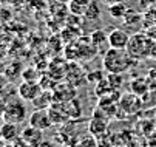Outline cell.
<instances>
[{"label":"cell","instance_id":"cell-1","mask_svg":"<svg viewBox=\"0 0 156 147\" xmlns=\"http://www.w3.org/2000/svg\"><path fill=\"white\" fill-rule=\"evenodd\" d=\"M104 68L108 73H118L122 74L131 68V65L135 64V59L130 56L127 50H118V48H110L105 56H104Z\"/></svg>","mask_w":156,"mask_h":147},{"label":"cell","instance_id":"cell-2","mask_svg":"<svg viewBox=\"0 0 156 147\" xmlns=\"http://www.w3.org/2000/svg\"><path fill=\"white\" fill-rule=\"evenodd\" d=\"M153 45H154V42L151 40V37L148 34L138 33V34H133L130 37V42L127 45V51L130 53V56L133 59L138 60V59L148 57Z\"/></svg>","mask_w":156,"mask_h":147},{"label":"cell","instance_id":"cell-3","mask_svg":"<svg viewBox=\"0 0 156 147\" xmlns=\"http://www.w3.org/2000/svg\"><path fill=\"white\" fill-rule=\"evenodd\" d=\"M5 122H14L20 124L27 119V107L20 99H12L11 102L5 101V113H3Z\"/></svg>","mask_w":156,"mask_h":147},{"label":"cell","instance_id":"cell-4","mask_svg":"<svg viewBox=\"0 0 156 147\" xmlns=\"http://www.w3.org/2000/svg\"><path fill=\"white\" fill-rule=\"evenodd\" d=\"M28 125H31V127H34L37 130L45 132V130L51 129V125H54V124L51 121V116H50L48 109H37V110H34L30 115Z\"/></svg>","mask_w":156,"mask_h":147},{"label":"cell","instance_id":"cell-5","mask_svg":"<svg viewBox=\"0 0 156 147\" xmlns=\"http://www.w3.org/2000/svg\"><path fill=\"white\" fill-rule=\"evenodd\" d=\"M17 95H19V98L22 99V101H27V102H33L42 91H43V88H42V85L39 82H36V81H23L19 85V88H17Z\"/></svg>","mask_w":156,"mask_h":147},{"label":"cell","instance_id":"cell-6","mask_svg":"<svg viewBox=\"0 0 156 147\" xmlns=\"http://www.w3.org/2000/svg\"><path fill=\"white\" fill-rule=\"evenodd\" d=\"M130 34L125 30L115 28L108 33V45L110 48H118V50H127V45L130 42Z\"/></svg>","mask_w":156,"mask_h":147},{"label":"cell","instance_id":"cell-7","mask_svg":"<svg viewBox=\"0 0 156 147\" xmlns=\"http://www.w3.org/2000/svg\"><path fill=\"white\" fill-rule=\"evenodd\" d=\"M20 138L28 145H33V147L37 145L39 147L40 142H42V130H37V129L31 127V125H28V127L20 133Z\"/></svg>","mask_w":156,"mask_h":147},{"label":"cell","instance_id":"cell-8","mask_svg":"<svg viewBox=\"0 0 156 147\" xmlns=\"http://www.w3.org/2000/svg\"><path fill=\"white\" fill-rule=\"evenodd\" d=\"M108 125V115H104L102 118L98 116V113H94V118L91 119L90 125H88V130L91 135H102Z\"/></svg>","mask_w":156,"mask_h":147},{"label":"cell","instance_id":"cell-9","mask_svg":"<svg viewBox=\"0 0 156 147\" xmlns=\"http://www.w3.org/2000/svg\"><path fill=\"white\" fill-rule=\"evenodd\" d=\"M19 135H20L19 127L14 122H5L2 127H0V136L5 141H14V139H17Z\"/></svg>","mask_w":156,"mask_h":147},{"label":"cell","instance_id":"cell-10","mask_svg":"<svg viewBox=\"0 0 156 147\" xmlns=\"http://www.w3.org/2000/svg\"><path fill=\"white\" fill-rule=\"evenodd\" d=\"M63 110L66 113V116H68L70 119H76L82 115V107H80V102L77 99H71L68 102L63 104Z\"/></svg>","mask_w":156,"mask_h":147},{"label":"cell","instance_id":"cell-11","mask_svg":"<svg viewBox=\"0 0 156 147\" xmlns=\"http://www.w3.org/2000/svg\"><path fill=\"white\" fill-rule=\"evenodd\" d=\"M85 19H90V20H99L102 16V9L98 3V0H90L87 9H85Z\"/></svg>","mask_w":156,"mask_h":147},{"label":"cell","instance_id":"cell-12","mask_svg":"<svg viewBox=\"0 0 156 147\" xmlns=\"http://www.w3.org/2000/svg\"><path fill=\"white\" fill-rule=\"evenodd\" d=\"M33 102H34V106L37 109H48L51 106V102H53V95L50 91H42Z\"/></svg>","mask_w":156,"mask_h":147},{"label":"cell","instance_id":"cell-13","mask_svg":"<svg viewBox=\"0 0 156 147\" xmlns=\"http://www.w3.org/2000/svg\"><path fill=\"white\" fill-rule=\"evenodd\" d=\"M48 112H50V116H51L53 124H60V122H63L66 118H68V116H66V113H65V110H63V106H60V107L51 106L48 109Z\"/></svg>","mask_w":156,"mask_h":147},{"label":"cell","instance_id":"cell-14","mask_svg":"<svg viewBox=\"0 0 156 147\" xmlns=\"http://www.w3.org/2000/svg\"><path fill=\"white\" fill-rule=\"evenodd\" d=\"M88 3H90V0H71L70 2V11L76 16H83Z\"/></svg>","mask_w":156,"mask_h":147},{"label":"cell","instance_id":"cell-15","mask_svg":"<svg viewBox=\"0 0 156 147\" xmlns=\"http://www.w3.org/2000/svg\"><path fill=\"white\" fill-rule=\"evenodd\" d=\"M108 11L110 14L116 17V19H122L127 16V5L122 2V3H116V5H110L108 6Z\"/></svg>","mask_w":156,"mask_h":147},{"label":"cell","instance_id":"cell-16","mask_svg":"<svg viewBox=\"0 0 156 147\" xmlns=\"http://www.w3.org/2000/svg\"><path fill=\"white\" fill-rule=\"evenodd\" d=\"M131 90H133V93H135V95L144 96L147 93V82L144 79H139V84H138V79L133 81L131 82Z\"/></svg>","mask_w":156,"mask_h":147},{"label":"cell","instance_id":"cell-17","mask_svg":"<svg viewBox=\"0 0 156 147\" xmlns=\"http://www.w3.org/2000/svg\"><path fill=\"white\" fill-rule=\"evenodd\" d=\"M91 40H93V45L94 47H99L101 44H108V34H105L102 30H98L91 34Z\"/></svg>","mask_w":156,"mask_h":147},{"label":"cell","instance_id":"cell-18","mask_svg":"<svg viewBox=\"0 0 156 147\" xmlns=\"http://www.w3.org/2000/svg\"><path fill=\"white\" fill-rule=\"evenodd\" d=\"M77 145H79V147H98V144L94 142V139H93L91 136H83V138H79Z\"/></svg>","mask_w":156,"mask_h":147},{"label":"cell","instance_id":"cell-19","mask_svg":"<svg viewBox=\"0 0 156 147\" xmlns=\"http://www.w3.org/2000/svg\"><path fill=\"white\" fill-rule=\"evenodd\" d=\"M102 2L105 3V5H116V3H122L124 2V0H102Z\"/></svg>","mask_w":156,"mask_h":147},{"label":"cell","instance_id":"cell-20","mask_svg":"<svg viewBox=\"0 0 156 147\" xmlns=\"http://www.w3.org/2000/svg\"><path fill=\"white\" fill-rule=\"evenodd\" d=\"M3 113H5V101L0 99V118H3Z\"/></svg>","mask_w":156,"mask_h":147},{"label":"cell","instance_id":"cell-21","mask_svg":"<svg viewBox=\"0 0 156 147\" xmlns=\"http://www.w3.org/2000/svg\"><path fill=\"white\" fill-rule=\"evenodd\" d=\"M148 57H153V59H156V44L153 45V48H151V51H150V56Z\"/></svg>","mask_w":156,"mask_h":147},{"label":"cell","instance_id":"cell-22","mask_svg":"<svg viewBox=\"0 0 156 147\" xmlns=\"http://www.w3.org/2000/svg\"><path fill=\"white\" fill-rule=\"evenodd\" d=\"M9 2H12V0H0V3H9Z\"/></svg>","mask_w":156,"mask_h":147}]
</instances>
